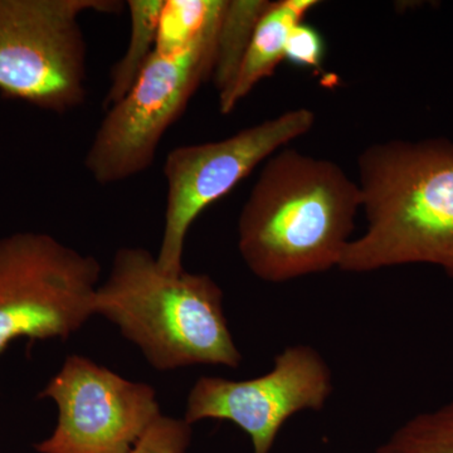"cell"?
<instances>
[{
    "label": "cell",
    "instance_id": "6da1fadb",
    "mask_svg": "<svg viewBox=\"0 0 453 453\" xmlns=\"http://www.w3.org/2000/svg\"><path fill=\"white\" fill-rule=\"evenodd\" d=\"M362 207L357 183L338 164L294 149L262 169L238 219V250L267 282L338 267Z\"/></svg>",
    "mask_w": 453,
    "mask_h": 453
},
{
    "label": "cell",
    "instance_id": "7a4b0ae2",
    "mask_svg": "<svg viewBox=\"0 0 453 453\" xmlns=\"http://www.w3.org/2000/svg\"><path fill=\"white\" fill-rule=\"evenodd\" d=\"M357 168L368 226L345 247L340 270L431 264L453 277L452 140L372 144Z\"/></svg>",
    "mask_w": 453,
    "mask_h": 453
},
{
    "label": "cell",
    "instance_id": "3957f363",
    "mask_svg": "<svg viewBox=\"0 0 453 453\" xmlns=\"http://www.w3.org/2000/svg\"><path fill=\"white\" fill-rule=\"evenodd\" d=\"M95 315L115 325L160 372L192 365L238 368L223 291L201 273H165L142 247H122L95 296Z\"/></svg>",
    "mask_w": 453,
    "mask_h": 453
},
{
    "label": "cell",
    "instance_id": "277c9868",
    "mask_svg": "<svg viewBox=\"0 0 453 453\" xmlns=\"http://www.w3.org/2000/svg\"><path fill=\"white\" fill-rule=\"evenodd\" d=\"M116 0H0V94L56 113L86 98L80 17L116 13Z\"/></svg>",
    "mask_w": 453,
    "mask_h": 453
},
{
    "label": "cell",
    "instance_id": "5b68a950",
    "mask_svg": "<svg viewBox=\"0 0 453 453\" xmlns=\"http://www.w3.org/2000/svg\"><path fill=\"white\" fill-rule=\"evenodd\" d=\"M96 258L50 234L0 238V356L19 339L65 340L95 316Z\"/></svg>",
    "mask_w": 453,
    "mask_h": 453
},
{
    "label": "cell",
    "instance_id": "8992f818",
    "mask_svg": "<svg viewBox=\"0 0 453 453\" xmlns=\"http://www.w3.org/2000/svg\"><path fill=\"white\" fill-rule=\"evenodd\" d=\"M219 26L180 52H155L129 92L109 107L85 157L97 183H119L151 166L166 131L211 77Z\"/></svg>",
    "mask_w": 453,
    "mask_h": 453
},
{
    "label": "cell",
    "instance_id": "52a82bcc",
    "mask_svg": "<svg viewBox=\"0 0 453 453\" xmlns=\"http://www.w3.org/2000/svg\"><path fill=\"white\" fill-rule=\"evenodd\" d=\"M310 109L290 110L219 142L173 149L164 163L165 220L157 259L165 273L184 271L188 232L203 211L228 195L256 166L314 127Z\"/></svg>",
    "mask_w": 453,
    "mask_h": 453
},
{
    "label": "cell",
    "instance_id": "ba28073f",
    "mask_svg": "<svg viewBox=\"0 0 453 453\" xmlns=\"http://www.w3.org/2000/svg\"><path fill=\"white\" fill-rule=\"evenodd\" d=\"M57 407V425L40 453H131L160 416L153 387L70 356L40 393Z\"/></svg>",
    "mask_w": 453,
    "mask_h": 453
},
{
    "label": "cell",
    "instance_id": "9c48e42d",
    "mask_svg": "<svg viewBox=\"0 0 453 453\" xmlns=\"http://www.w3.org/2000/svg\"><path fill=\"white\" fill-rule=\"evenodd\" d=\"M333 392L329 365L314 348L285 349L261 377L231 380L201 377L188 395L189 425L228 421L251 440L253 453H271L277 434L294 414L321 411Z\"/></svg>",
    "mask_w": 453,
    "mask_h": 453
},
{
    "label": "cell",
    "instance_id": "30bf717a",
    "mask_svg": "<svg viewBox=\"0 0 453 453\" xmlns=\"http://www.w3.org/2000/svg\"><path fill=\"white\" fill-rule=\"evenodd\" d=\"M318 4L316 0H279L268 3L259 18L240 71L226 94L219 96L223 115L232 112L255 86L273 76L282 59L288 35L295 26Z\"/></svg>",
    "mask_w": 453,
    "mask_h": 453
},
{
    "label": "cell",
    "instance_id": "8fae6325",
    "mask_svg": "<svg viewBox=\"0 0 453 453\" xmlns=\"http://www.w3.org/2000/svg\"><path fill=\"white\" fill-rule=\"evenodd\" d=\"M266 0H226L216 37L211 79L219 96L234 83L252 40L259 18L266 11Z\"/></svg>",
    "mask_w": 453,
    "mask_h": 453
},
{
    "label": "cell",
    "instance_id": "7c38bea8",
    "mask_svg": "<svg viewBox=\"0 0 453 453\" xmlns=\"http://www.w3.org/2000/svg\"><path fill=\"white\" fill-rule=\"evenodd\" d=\"M165 0H130V40L120 61L113 65L106 107L120 101L138 80L157 49V29Z\"/></svg>",
    "mask_w": 453,
    "mask_h": 453
},
{
    "label": "cell",
    "instance_id": "4fadbf2b",
    "mask_svg": "<svg viewBox=\"0 0 453 453\" xmlns=\"http://www.w3.org/2000/svg\"><path fill=\"white\" fill-rule=\"evenodd\" d=\"M226 0H165L155 52H180L219 26Z\"/></svg>",
    "mask_w": 453,
    "mask_h": 453
},
{
    "label": "cell",
    "instance_id": "5bb4252c",
    "mask_svg": "<svg viewBox=\"0 0 453 453\" xmlns=\"http://www.w3.org/2000/svg\"><path fill=\"white\" fill-rule=\"evenodd\" d=\"M374 453H453V401L408 419Z\"/></svg>",
    "mask_w": 453,
    "mask_h": 453
},
{
    "label": "cell",
    "instance_id": "9a60e30c",
    "mask_svg": "<svg viewBox=\"0 0 453 453\" xmlns=\"http://www.w3.org/2000/svg\"><path fill=\"white\" fill-rule=\"evenodd\" d=\"M190 442L192 425L162 414L131 453H186Z\"/></svg>",
    "mask_w": 453,
    "mask_h": 453
},
{
    "label": "cell",
    "instance_id": "2e32d148",
    "mask_svg": "<svg viewBox=\"0 0 453 453\" xmlns=\"http://www.w3.org/2000/svg\"><path fill=\"white\" fill-rule=\"evenodd\" d=\"M324 58V41L314 27L301 22L295 26L285 47V59L305 68L320 67Z\"/></svg>",
    "mask_w": 453,
    "mask_h": 453
}]
</instances>
